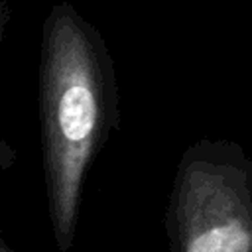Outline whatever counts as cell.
Returning <instances> with one entry per match:
<instances>
[{
  "instance_id": "1",
  "label": "cell",
  "mask_w": 252,
  "mask_h": 252,
  "mask_svg": "<svg viewBox=\"0 0 252 252\" xmlns=\"http://www.w3.org/2000/svg\"><path fill=\"white\" fill-rule=\"evenodd\" d=\"M118 81L100 32L57 2L41 26L39 120L47 211L59 252H69L85 179L120 118Z\"/></svg>"
},
{
  "instance_id": "2",
  "label": "cell",
  "mask_w": 252,
  "mask_h": 252,
  "mask_svg": "<svg viewBox=\"0 0 252 252\" xmlns=\"http://www.w3.org/2000/svg\"><path fill=\"white\" fill-rule=\"evenodd\" d=\"M167 252H252V158L201 138L179 158L165 213Z\"/></svg>"
},
{
  "instance_id": "3",
  "label": "cell",
  "mask_w": 252,
  "mask_h": 252,
  "mask_svg": "<svg viewBox=\"0 0 252 252\" xmlns=\"http://www.w3.org/2000/svg\"><path fill=\"white\" fill-rule=\"evenodd\" d=\"M0 252H12V248H10L2 238H0Z\"/></svg>"
}]
</instances>
